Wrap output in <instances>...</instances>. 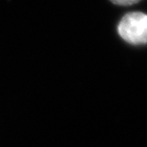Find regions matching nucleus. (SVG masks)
<instances>
[{
  "label": "nucleus",
  "instance_id": "1",
  "mask_svg": "<svg viewBox=\"0 0 147 147\" xmlns=\"http://www.w3.org/2000/svg\"><path fill=\"white\" fill-rule=\"evenodd\" d=\"M117 33L132 45L147 44V14L140 11L126 13L117 25Z\"/></svg>",
  "mask_w": 147,
  "mask_h": 147
},
{
  "label": "nucleus",
  "instance_id": "2",
  "mask_svg": "<svg viewBox=\"0 0 147 147\" xmlns=\"http://www.w3.org/2000/svg\"><path fill=\"white\" fill-rule=\"evenodd\" d=\"M110 1L112 3H114V4L119 6H130L140 2V0H110Z\"/></svg>",
  "mask_w": 147,
  "mask_h": 147
}]
</instances>
